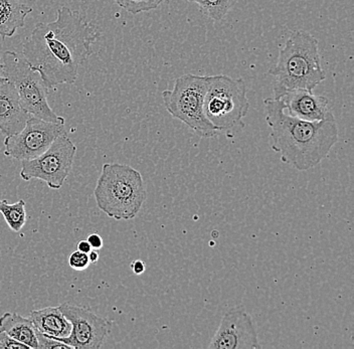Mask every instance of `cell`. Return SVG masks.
<instances>
[{"label": "cell", "mask_w": 354, "mask_h": 349, "mask_svg": "<svg viewBox=\"0 0 354 349\" xmlns=\"http://www.w3.org/2000/svg\"><path fill=\"white\" fill-rule=\"evenodd\" d=\"M94 196L99 209L109 218L130 220L142 209L147 192L138 170L127 164L105 163Z\"/></svg>", "instance_id": "cell-4"}, {"label": "cell", "mask_w": 354, "mask_h": 349, "mask_svg": "<svg viewBox=\"0 0 354 349\" xmlns=\"http://www.w3.org/2000/svg\"><path fill=\"white\" fill-rule=\"evenodd\" d=\"M0 59H1V57H0ZM2 68H3V65H2V63H0V72H1ZM6 82H8V79L6 77H0V84L6 83Z\"/></svg>", "instance_id": "cell-27"}, {"label": "cell", "mask_w": 354, "mask_h": 349, "mask_svg": "<svg viewBox=\"0 0 354 349\" xmlns=\"http://www.w3.org/2000/svg\"><path fill=\"white\" fill-rule=\"evenodd\" d=\"M100 30L80 12L59 8L52 23L35 24L30 37L22 45V55L32 70L52 89L77 81L80 66L92 56V46Z\"/></svg>", "instance_id": "cell-1"}, {"label": "cell", "mask_w": 354, "mask_h": 349, "mask_svg": "<svg viewBox=\"0 0 354 349\" xmlns=\"http://www.w3.org/2000/svg\"><path fill=\"white\" fill-rule=\"evenodd\" d=\"M130 267H131L133 273L136 274V275H141V274H143L144 272H145L146 269L145 263L141 260L133 261Z\"/></svg>", "instance_id": "cell-24"}, {"label": "cell", "mask_w": 354, "mask_h": 349, "mask_svg": "<svg viewBox=\"0 0 354 349\" xmlns=\"http://www.w3.org/2000/svg\"><path fill=\"white\" fill-rule=\"evenodd\" d=\"M266 121L271 133V148L281 160L298 171L317 167L338 142L335 118L310 122L287 114L284 102L264 101Z\"/></svg>", "instance_id": "cell-2"}, {"label": "cell", "mask_w": 354, "mask_h": 349, "mask_svg": "<svg viewBox=\"0 0 354 349\" xmlns=\"http://www.w3.org/2000/svg\"><path fill=\"white\" fill-rule=\"evenodd\" d=\"M55 348H70L64 342L59 340L55 339V338L48 337V335L44 334L37 330V349H55Z\"/></svg>", "instance_id": "cell-21"}, {"label": "cell", "mask_w": 354, "mask_h": 349, "mask_svg": "<svg viewBox=\"0 0 354 349\" xmlns=\"http://www.w3.org/2000/svg\"><path fill=\"white\" fill-rule=\"evenodd\" d=\"M198 4L201 13L214 21H221L234 6V0H187Z\"/></svg>", "instance_id": "cell-18"}, {"label": "cell", "mask_w": 354, "mask_h": 349, "mask_svg": "<svg viewBox=\"0 0 354 349\" xmlns=\"http://www.w3.org/2000/svg\"><path fill=\"white\" fill-rule=\"evenodd\" d=\"M65 132V123L48 122L30 116L21 132L6 136L4 155L19 161L32 160L44 153Z\"/></svg>", "instance_id": "cell-10"}, {"label": "cell", "mask_w": 354, "mask_h": 349, "mask_svg": "<svg viewBox=\"0 0 354 349\" xmlns=\"http://www.w3.org/2000/svg\"><path fill=\"white\" fill-rule=\"evenodd\" d=\"M268 73L275 78L273 90L276 100L290 91L312 92L326 78L321 66L317 39L307 32H294L284 48H280L275 67Z\"/></svg>", "instance_id": "cell-3"}, {"label": "cell", "mask_w": 354, "mask_h": 349, "mask_svg": "<svg viewBox=\"0 0 354 349\" xmlns=\"http://www.w3.org/2000/svg\"><path fill=\"white\" fill-rule=\"evenodd\" d=\"M76 153V145L65 132L39 158L22 160L19 176L24 180H41L50 189H61L72 171Z\"/></svg>", "instance_id": "cell-8"}, {"label": "cell", "mask_w": 354, "mask_h": 349, "mask_svg": "<svg viewBox=\"0 0 354 349\" xmlns=\"http://www.w3.org/2000/svg\"><path fill=\"white\" fill-rule=\"evenodd\" d=\"M30 318L39 332L55 339L68 337L72 330V324L59 310V306L32 310Z\"/></svg>", "instance_id": "cell-14"}, {"label": "cell", "mask_w": 354, "mask_h": 349, "mask_svg": "<svg viewBox=\"0 0 354 349\" xmlns=\"http://www.w3.org/2000/svg\"><path fill=\"white\" fill-rule=\"evenodd\" d=\"M1 59L2 74L15 86L19 103L26 112L48 122L65 123L63 117L55 114L48 105V88L41 75L32 70L24 55L17 52H4Z\"/></svg>", "instance_id": "cell-6"}, {"label": "cell", "mask_w": 354, "mask_h": 349, "mask_svg": "<svg viewBox=\"0 0 354 349\" xmlns=\"http://www.w3.org/2000/svg\"><path fill=\"white\" fill-rule=\"evenodd\" d=\"M0 214L11 231L19 233L26 223V202L21 200L10 203L8 200H0Z\"/></svg>", "instance_id": "cell-17"}, {"label": "cell", "mask_w": 354, "mask_h": 349, "mask_svg": "<svg viewBox=\"0 0 354 349\" xmlns=\"http://www.w3.org/2000/svg\"><path fill=\"white\" fill-rule=\"evenodd\" d=\"M209 83L210 76L183 75L176 79L174 89L162 93L166 110L203 138H212L221 133L210 123L203 110Z\"/></svg>", "instance_id": "cell-5"}, {"label": "cell", "mask_w": 354, "mask_h": 349, "mask_svg": "<svg viewBox=\"0 0 354 349\" xmlns=\"http://www.w3.org/2000/svg\"><path fill=\"white\" fill-rule=\"evenodd\" d=\"M249 109L247 88L242 79L225 75L210 76L203 110L210 123L218 127L221 133L242 125Z\"/></svg>", "instance_id": "cell-7"}, {"label": "cell", "mask_w": 354, "mask_h": 349, "mask_svg": "<svg viewBox=\"0 0 354 349\" xmlns=\"http://www.w3.org/2000/svg\"><path fill=\"white\" fill-rule=\"evenodd\" d=\"M0 348L2 349H28V346H24L21 342L13 339L6 331L0 329Z\"/></svg>", "instance_id": "cell-22"}, {"label": "cell", "mask_w": 354, "mask_h": 349, "mask_svg": "<svg viewBox=\"0 0 354 349\" xmlns=\"http://www.w3.org/2000/svg\"><path fill=\"white\" fill-rule=\"evenodd\" d=\"M66 319L72 324L70 335L59 338L70 348L98 349L112 330L113 322L108 318L93 312L82 305L63 303L59 306Z\"/></svg>", "instance_id": "cell-9"}, {"label": "cell", "mask_w": 354, "mask_h": 349, "mask_svg": "<svg viewBox=\"0 0 354 349\" xmlns=\"http://www.w3.org/2000/svg\"><path fill=\"white\" fill-rule=\"evenodd\" d=\"M284 102L288 114L310 122L334 118L328 100L325 97L314 95L307 90H294L281 98Z\"/></svg>", "instance_id": "cell-12"}, {"label": "cell", "mask_w": 354, "mask_h": 349, "mask_svg": "<svg viewBox=\"0 0 354 349\" xmlns=\"http://www.w3.org/2000/svg\"><path fill=\"white\" fill-rule=\"evenodd\" d=\"M209 349L261 348L251 316L242 307L232 308L221 318L220 327L210 340Z\"/></svg>", "instance_id": "cell-11"}, {"label": "cell", "mask_w": 354, "mask_h": 349, "mask_svg": "<svg viewBox=\"0 0 354 349\" xmlns=\"http://www.w3.org/2000/svg\"><path fill=\"white\" fill-rule=\"evenodd\" d=\"M0 329L28 348L37 349V329L30 318L6 312L0 317Z\"/></svg>", "instance_id": "cell-15"}, {"label": "cell", "mask_w": 354, "mask_h": 349, "mask_svg": "<svg viewBox=\"0 0 354 349\" xmlns=\"http://www.w3.org/2000/svg\"><path fill=\"white\" fill-rule=\"evenodd\" d=\"M77 251L83 252V253L88 254L93 249L87 240H83L77 243Z\"/></svg>", "instance_id": "cell-25"}, {"label": "cell", "mask_w": 354, "mask_h": 349, "mask_svg": "<svg viewBox=\"0 0 354 349\" xmlns=\"http://www.w3.org/2000/svg\"><path fill=\"white\" fill-rule=\"evenodd\" d=\"M88 254L83 252L74 251L68 256V265L76 271H84L90 266Z\"/></svg>", "instance_id": "cell-20"}, {"label": "cell", "mask_w": 354, "mask_h": 349, "mask_svg": "<svg viewBox=\"0 0 354 349\" xmlns=\"http://www.w3.org/2000/svg\"><path fill=\"white\" fill-rule=\"evenodd\" d=\"M32 8L19 0H0V37H11L26 26V17Z\"/></svg>", "instance_id": "cell-16"}, {"label": "cell", "mask_w": 354, "mask_h": 349, "mask_svg": "<svg viewBox=\"0 0 354 349\" xmlns=\"http://www.w3.org/2000/svg\"><path fill=\"white\" fill-rule=\"evenodd\" d=\"M30 116L21 107L15 86L8 81L0 84V132L6 136L19 133Z\"/></svg>", "instance_id": "cell-13"}, {"label": "cell", "mask_w": 354, "mask_h": 349, "mask_svg": "<svg viewBox=\"0 0 354 349\" xmlns=\"http://www.w3.org/2000/svg\"><path fill=\"white\" fill-rule=\"evenodd\" d=\"M87 240L91 247H92V249H100L103 247V238H102L99 234H91Z\"/></svg>", "instance_id": "cell-23"}, {"label": "cell", "mask_w": 354, "mask_h": 349, "mask_svg": "<svg viewBox=\"0 0 354 349\" xmlns=\"http://www.w3.org/2000/svg\"><path fill=\"white\" fill-rule=\"evenodd\" d=\"M88 256L91 264H97V263H98V261L100 259L98 249H93L92 251H91L90 253L88 254Z\"/></svg>", "instance_id": "cell-26"}, {"label": "cell", "mask_w": 354, "mask_h": 349, "mask_svg": "<svg viewBox=\"0 0 354 349\" xmlns=\"http://www.w3.org/2000/svg\"><path fill=\"white\" fill-rule=\"evenodd\" d=\"M115 1L126 12L137 15V13L155 10L165 0H115Z\"/></svg>", "instance_id": "cell-19"}]
</instances>
